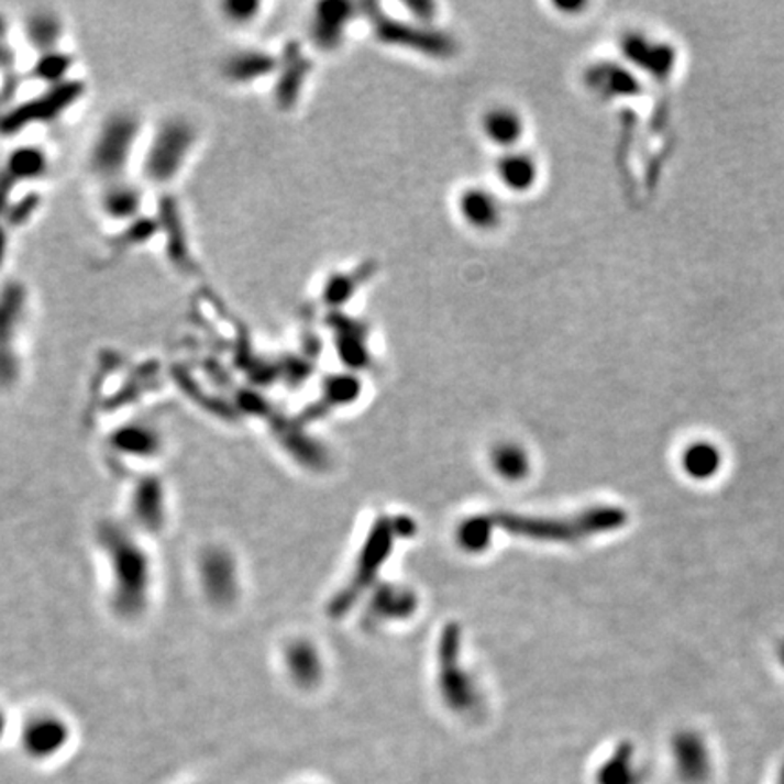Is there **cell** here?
Returning a JSON list of instances; mask_svg holds the SVG:
<instances>
[{"label": "cell", "mask_w": 784, "mask_h": 784, "mask_svg": "<svg viewBox=\"0 0 784 784\" xmlns=\"http://www.w3.org/2000/svg\"><path fill=\"white\" fill-rule=\"evenodd\" d=\"M86 89L82 80L71 78L68 82L46 88L32 99L0 111V136L11 139L21 135L27 128L57 122L84 99Z\"/></svg>", "instance_id": "obj_4"}, {"label": "cell", "mask_w": 784, "mask_h": 784, "mask_svg": "<svg viewBox=\"0 0 784 784\" xmlns=\"http://www.w3.org/2000/svg\"><path fill=\"white\" fill-rule=\"evenodd\" d=\"M643 769L636 761L634 747L629 743L616 748L596 775L598 784H643Z\"/></svg>", "instance_id": "obj_23"}, {"label": "cell", "mask_w": 784, "mask_h": 784, "mask_svg": "<svg viewBox=\"0 0 784 784\" xmlns=\"http://www.w3.org/2000/svg\"><path fill=\"white\" fill-rule=\"evenodd\" d=\"M278 68H280V57L265 49L250 47V49L229 53L220 71L225 82L233 86H251L278 74Z\"/></svg>", "instance_id": "obj_11"}, {"label": "cell", "mask_w": 784, "mask_h": 784, "mask_svg": "<svg viewBox=\"0 0 784 784\" xmlns=\"http://www.w3.org/2000/svg\"><path fill=\"white\" fill-rule=\"evenodd\" d=\"M5 35H8V21H5V16L0 13V41H5Z\"/></svg>", "instance_id": "obj_36"}, {"label": "cell", "mask_w": 784, "mask_h": 784, "mask_svg": "<svg viewBox=\"0 0 784 784\" xmlns=\"http://www.w3.org/2000/svg\"><path fill=\"white\" fill-rule=\"evenodd\" d=\"M456 209L463 224L479 233H493L504 222L501 200L488 187L468 186L462 189L457 195Z\"/></svg>", "instance_id": "obj_10"}, {"label": "cell", "mask_w": 784, "mask_h": 784, "mask_svg": "<svg viewBox=\"0 0 784 784\" xmlns=\"http://www.w3.org/2000/svg\"><path fill=\"white\" fill-rule=\"evenodd\" d=\"M156 234H161L158 222L151 217H141L133 220L130 224H125L122 233L114 236L111 242L113 253H125V251L135 250L139 245L147 244L155 239Z\"/></svg>", "instance_id": "obj_28"}, {"label": "cell", "mask_w": 784, "mask_h": 784, "mask_svg": "<svg viewBox=\"0 0 784 784\" xmlns=\"http://www.w3.org/2000/svg\"><path fill=\"white\" fill-rule=\"evenodd\" d=\"M158 203L161 206H158L156 222H158L161 233L164 234V244H166V255L169 258V264L175 269L184 273V275L197 273L198 264L195 261V255H192L191 240H189V233H187L180 203L172 195L162 197Z\"/></svg>", "instance_id": "obj_8"}, {"label": "cell", "mask_w": 784, "mask_h": 784, "mask_svg": "<svg viewBox=\"0 0 784 784\" xmlns=\"http://www.w3.org/2000/svg\"><path fill=\"white\" fill-rule=\"evenodd\" d=\"M10 253V229L5 228L4 222H0V270L4 267Z\"/></svg>", "instance_id": "obj_35"}, {"label": "cell", "mask_w": 784, "mask_h": 784, "mask_svg": "<svg viewBox=\"0 0 784 784\" xmlns=\"http://www.w3.org/2000/svg\"><path fill=\"white\" fill-rule=\"evenodd\" d=\"M113 598L128 616L141 612L150 594V561L146 552L130 538H117L110 545Z\"/></svg>", "instance_id": "obj_6"}, {"label": "cell", "mask_w": 784, "mask_h": 784, "mask_svg": "<svg viewBox=\"0 0 784 784\" xmlns=\"http://www.w3.org/2000/svg\"><path fill=\"white\" fill-rule=\"evenodd\" d=\"M777 784H784V764L783 769H781L780 777H777Z\"/></svg>", "instance_id": "obj_38"}, {"label": "cell", "mask_w": 784, "mask_h": 784, "mask_svg": "<svg viewBox=\"0 0 784 784\" xmlns=\"http://www.w3.org/2000/svg\"><path fill=\"white\" fill-rule=\"evenodd\" d=\"M71 738V728L55 711H38L22 727L21 743L33 759H52L63 752Z\"/></svg>", "instance_id": "obj_9"}, {"label": "cell", "mask_w": 784, "mask_h": 784, "mask_svg": "<svg viewBox=\"0 0 784 784\" xmlns=\"http://www.w3.org/2000/svg\"><path fill=\"white\" fill-rule=\"evenodd\" d=\"M200 579L209 598L229 603L239 590V568L233 556L222 549H211L200 560Z\"/></svg>", "instance_id": "obj_13"}, {"label": "cell", "mask_w": 784, "mask_h": 784, "mask_svg": "<svg viewBox=\"0 0 784 784\" xmlns=\"http://www.w3.org/2000/svg\"><path fill=\"white\" fill-rule=\"evenodd\" d=\"M780 654H781V660H783V663H784V644H783V647H781Z\"/></svg>", "instance_id": "obj_39"}, {"label": "cell", "mask_w": 784, "mask_h": 784, "mask_svg": "<svg viewBox=\"0 0 784 784\" xmlns=\"http://www.w3.org/2000/svg\"><path fill=\"white\" fill-rule=\"evenodd\" d=\"M16 53L8 41H0V74L8 75L15 71Z\"/></svg>", "instance_id": "obj_34"}, {"label": "cell", "mask_w": 784, "mask_h": 784, "mask_svg": "<svg viewBox=\"0 0 784 784\" xmlns=\"http://www.w3.org/2000/svg\"><path fill=\"white\" fill-rule=\"evenodd\" d=\"M351 22V5L343 2H322L314 8L311 38L323 52H333L342 44L345 26Z\"/></svg>", "instance_id": "obj_16"}, {"label": "cell", "mask_w": 784, "mask_h": 784, "mask_svg": "<svg viewBox=\"0 0 784 784\" xmlns=\"http://www.w3.org/2000/svg\"><path fill=\"white\" fill-rule=\"evenodd\" d=\"M142 120L133 111L119 110L100 122L88 153V167L97 180L106 184L125 180L136 147L141 144Z\"/></svg>", "instance_id": "obj_2"}, {"label": "cell", "mask_w": 784, "mask_h": 784, "mask_svg": "<svg viewBox=\"0 0 784 784\" xmlns=\"http://www.w3.org/2000/svg\"><path fill=\"white\" fill-rule=\"evenodd\" d=\"M675 770L685 784H705L711 774L710 753L702 736L696 732H681L672 743Z\"/></svg>", "instance_id": "obj_15"}, {"label": "cell", "mask_w": 784, "mask_h": 784, "mask_svg": "<svg viewBox=\"0 0 784 784\" xmlns=\"http://www.w3.org/2000/svg\"><path fill=\"white\" fill-rule=\"evenodd\" d=\"M627 523V515L618 507H601L588 510L572 518H529L518 515H493L474 518L463 523L457 532V540L467 551H482L488 543L490 532L501 529L512 535H523L538 541H572L585 540L587 535L619 529Z\"/></svg>", "instance_id": "obj_1"}, {"label": "cell", "mask_w": 784, "mask_h": 784, "mask_svg": "<svg viewBox=\"0 0 784 784\" xmlns=\"http://www.w3.org/2000/svg\"><path fill=\"white\" fill-rule=\"evenodd\" d=\"M264 5L255 0H228L220 4V11L231 26H250L261 16Z\"/></svg>", "instance_id": "obj_31"}, {"label": "cell", "mask_w": 784, "mask_h": 784, "mask_svg": "<svg viewBox=\"0 0 784 784\" xmlns=\"http://www.w3.org/2000/svg\"><path fill=\"white\" fill-rule=\"evenodd\" d=\"M286 666L292 680L301 686L317 683L320 672H322L317 650L312 649V644L303 643V641L287 647Z\"/></svg>", "instance_id": "obj_25"}, {"label": "cell", "mask_w": 784, "mask_h": 784, "mask_svg": "<svg viewBox=\"0 0 784 784\" xmlns=\"http://www.w3.org/2000/svg\"><path fill=\"white\" fill-rule=\"evenodd\" d=\"M75 66V58L63 49L42 53L30 69V77L37 82L44 84L46 88H53L58 84L71 80L69 74Z\"/></svg>", "instance_id": "obj_24"}, {"label": "cell", "mask_w": 784, "mask_h": 784, "mask_svg": "<svg viewBox=\"0 0 784 784\" xmlns=\"http://www.w3.org/2000/svg\"><path fill=\"white\" fill-rule=\"evenodd\" d=\"M524 119L512 106L496 104L484 111L479 119V131L488 144L499 151L520 147L524 136Z\"/></svg>", "instance_id": "obj_14"}, {"label": "cell", "mask_w": 784, "mask_h": 784, "mask_svg": "<svg viewBox=\"0 0 784 784\" xmlns=\"http://www.w3.org/2000/svg\"><path fill=\"white\" fill-rule=\"evenodd\" d=\"M442 639L440 688H442L443 699L457 714H468L478 708L479 697L476 696V688L468 680V675L457 665L456 627H449Z\"/></svg>", "instance_id": "obj_7"}, {"label": "cell", "mask_w": 784, "mask_h": 784, "mask_svg": "<svg viewBox=\"0 0 784 784\" xmlns=\"http://www.w3.org/2000/svg\"><path fill=\"white\" fill-rule=\"evenodd\" d=\"M307 60L298 53L287 49L286 55L280 57V68H278V80H276L275 102L281 110H291L297 104L300 95L301 84L306 82Z\"/></svg>", "instance_id": "obj_21"}, {"label": "cell", "mask_w": 784, "mask_h": 784, "mask_svg": "<svg viewBox=\"0 0 784 784\" xmlns=\"http://www.w3.org/2000/svg\"><path fill=\"white\" fill-rule=\"evenodd\" d=\"M393 527H395V523H390V521H379L378 527L373 530V534L369 535V541H367V546H365L362 563H360L358 574L354 577L353 585L347 588V593L340 596V603H343V605H351L356 599V594L369 585L371 577L379 568V563L389 554L387 551H389L390 541L395 540V534L390 532Z\"/></svg>", "instance_id": "obj_17"}, {"label": "cell", "mask_w": 784, "mask_h": 784, "mask_svg": "<svg viewBox=\"0 0 784 784\" xmlns=\"http://www.w3.org/2000/svg\"><path fill=\"white\" fill-rule=\"evenodd\" d=\"M30 311V291L22 280L0 286V389H11L22 376L21 334Z\"/></svg>", "instance_id": "obj_5"}, {"label": "cell", "mask_w": 784, "mask_h": 784, "mask_svg": "<svg viewBox=\"0 0 784 784\" xmlns=\"http://www.w3.org/2000/svg\"><path fill=\"white\" fill-rule=\"evenodd\" d=\"M5 172L15 178L19 186L42 180L49 172V158L46 151L35 144H22L10 151L5 158Z\"/></svg>", "instance_id": "obj_20"}, {"label": "cell", "mask_w": 784, "mask_h": 784, "mask_svg": "<svg viewBox=\"0 0 784 784\" xmlns=\"http://www.w3.org/2000/svg\"><path fill=\"white\" fill-rule=\"evenodd\" d=\"M16 187L19 184L15 183V178L11 177L4 167H0V222L4 220L11 203L15 202Z\"/></svg>", "instance_id": "obj_33"}, {"label": "cell", "mask_w": 784, "mask_h": 784, "mask_svg": "<svg viewBox=\"0 0 784 784\" xmlns=\"http://www.w3.org/2000/svg\"><path fill=\"white\" fill-rule=\"evenodd\" d=\"M24 37L38 55L55 52L64 37V22L52 10H35L24 21Z\"/></svg>", "instance_id": "obj_19"}, {"label": "cell", "mask_w": 784, "mask_h": 784, "mask_svg": "<svg viewBox=\"0 0 784 784\" xmlns=\"http://www.w3.org/2000/svg\"><path fill=\"white\" fill-rule=\"evenodd\" d=\"M683 465L692 478L708 479L721 467V452L710 443H694L686 449Z\"/></svg>", "instance_id": "obj_27"}, {"label": "cell", "mask_w": 784, "mask_h": 784, "mask_svg": "<svg viewBox=\"0 0 784 784\" xmlns=\"http://www.w3.org/2000/svg\"><path fill=\"white\" fill-rule=\"evenodd\" d=\"M585 86L601 99L630 93L632 77L612 63H594L585 69Z\"/></svg>", "instance_id": "obj_22"}, {"label": "cell", "mask_w": 784, "mask_h": 784, "mask_svg": "<svg viewBox=\"0 0 784 784\" xmlns=\"http://www.w3.org/2000/svg\"><path fill=\"white\" fill-rule=\"evenodd\" d=\"M5 728H8V717H5V711L0 708V738L4 736Z\"/></svg>", "instance_id": "obj_37"}, {"label": "cell", "mask_w": 784, "mask_h": 784, "mask_svg": "<svg viewBox=\"0 0 784 784\" xmlns=\"http://www.w3.org/2000/svg\"><path fill=\"white\" fill-rule=\"evenodd\" d=\"M197 125L186 117H169L156 125L142 156V177L156 187L177 183L197 150Z\"/></svg>", "instance_id": "obj_3"}, {"label": "cell", "mask_w": 784, "mask_h": 784, "mask_svg": "<svg viewBox=\"0 0 784 784\" xmlns=\"http://www.w3.org/2000/svg\"><path fill=\"white\" fill-rule=\"evenodd\" d=\"M494 175L505 191L527 195L540 183V162L529 151H501L494 162Z\"/></svg>", "instance_id": "obj_12"}, {"label": "cell", "mask_w": 784, "mask_h": 784, "mask_svg": "<svg viewBox=\"0 0 784 784\" xmlns=\"http://www.w3.org/2000/svg\"><path fill=\"white\" fill-rule=\"evenodd\" d=\"M114 448L147 457L161 448V438L150 426L133 423L114 434Z\"/></svg>", "instance_id": "obj_26"}, {"label": "cell", "mask_w": 784, "mask_h": 784, "mask_svg": "<svg viewBox=\"0 0 784 784\" xmlns=\"http://www.w3.org/2000/svg\"><path fill=\"white\" fill-rule=\"evenodd\" d=\"M100 211L104 217L130 224L133 220L141 219L144 208V191L136 184L120 180V183L106 184L100 195Z\"/></svg>", "instance_id": "obj_18"}, {"label": "cell", "mask_w": 784, "mask_h": 784, "mask_svg": "<svg viewBox=\"0 0 784 784\" xmlns=\"http://www.w3.org/2000/svg\"><path fill=\"white\" fill-rule=\"evenodd\" d=\"M42 208V197L37 191H30L22 197H16L15 202L11 203V208L8 209L5 213L4 222L5 228L13 231V229H21L24 225L30 224L35 214L41 211Z\"/></svg>", "instance_id": "obj_29"}, {"label": "cell", "mask_w": 784, "mask_h": 784, "mask_svg": "<svg viewBox=\"0 0 784 784\" xmlns=\"http://www.w3.org/2000/svg\"><path fill=\"white\" fill-rule=\"evenodd\" d=\"M494 467L498 471L501 476L509 479H518L524 476L527 473V457H524V452L516 445H499L496 451H494L493 456Z\"/></svg>", "instance_id": "obj_30"}, {"label": "cell", "mask_w": 784, "mask_h": 784, "mask_svg": "<svg viewBox=\"0 0 784 784\" xmlns=\"http://www.w3.org/2000/svg\"><path fill=\"white\" fill-rule=\"evenodd\" d=\"M354 291H356V284H354L353 276L333 275L323 286V301L329 306L336 307L353 297Z\"/></svg>", "instance_id": "obj_32"}]
</instances>
